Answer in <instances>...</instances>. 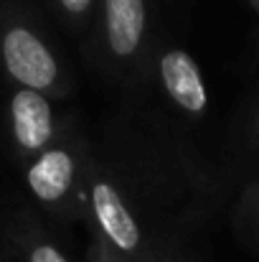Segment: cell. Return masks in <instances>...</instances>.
Instances as JSON below:
<instances>
[{"mask_svg":"<svg viewBox=\"0 0 259 262\" xmlns=\"http://www.w3.org/2000/svg\"><path fill=\"white\" fill-rule=\"evenodd\" d=\"M160 262H193V257L185 252V247H180V250H173V252H168V255H166Z\"/></svg>","mask_w":259,"mask_h":262,"instance_id":"7c38bea8","label":"cell"},{"mask_svg":"<svg viewBox=\"0 0 259 262\" xmlns=\"http://www.w3.org/2000/svg\"><path fill=\"white\" fill-rule=\"evenodd\" d=\"M77 120L79 115L74 110H61L59 99L15 87L5 104V135L13 158L26 166L51 148Z\"/></svg>","mask_w":259,"mask_h":262,"instance_id":"5b68a950","label":"cell"},{"mask_svg":"<svg viewBox=\"0 0 259 262\" xmlns=\"http://www.w3.org/2000/svg\"><path fill=\"white\" fill-rule=\"evenodd\" d=\"M0 262H10V260H8V257H5V255H3V252H0Z\"/></svg>","mask_w":259,"mask_h":262,"instance_id":"5bb4252c","label":"cell"},{"mask_svg":"<svg viewBox=\"0 0 259 262\" xmlns=\"http://www.w3.org/2000/svg\"><path fill=\"white\" fill-rule=\"evenodd\" d=\"M231 229L249 252L259 255V178L239 188L231 206Z\"/></svg>","mask_w":259,"mask_h":262,"instance_id":"ba28073f","label":"cell"},{"mask_svg":"<svg viewBox=\"0 0 259 262\" xmlns=\"http://www.w3.org/2000/svg\"><path fill=\"white\" fill-rule=\"evenodd\" d=\"M249 3L254 5V10H257V13H259V0H249Z\"/></svg>","mask_w":259,"mask_h":262,"instance_id":"4fadbf2b","label":"cell"},{"mask_svg":"<svg viewBox=\"0 0 259 262\" xmlns=\"http://www.w3.org/2000/svg\"><path fill=\"white\" fill-rule=\"evenodd\" d=\"M166 257V255H163ZM84 262H127L125 257H120L117 252H112L102 239L91 237L89 234V245H86V255H84Z\"/></svg>","mask_w":259,"mask_h":262,"instance_id":"30bf717a","label":"cell"},{"mask_svg":"<svg viewBox=\"0 0 259 262\" xmlns=\"http://www.w3.org/2000/svg\"><path fill=\"white\" fill-rule=\"evenodd\" d=\"M155 82L163 97L173 104L175 112L198 122L208 115V89L203 82L201 64L183 46H163L153 51L145 84ZM143 84V87H145Z\"/></svg>","mask_w":259,"mask_h":262,"instance_id":"52a82bcc","label":"cell"},{"mask_svg":"<svg viewBox=\"0 0 259 262\" xmlns=\"http://www.w3.org/2000/svg\"><path fill=\"white\" fill-rule=\"evenodd\" d=\"M0 252L10 262H74L54 222L15 196L0 199Z\"/></svg>","mask_w":259,"mask_h":262,"instance_id":"8992f818","label":"cell"},{"mask_svg":"<svg viewBox=\"0 0 259 262\" xmlns=\"http://www.w3.org/2000/svg\"><path fill=\"white\" fill-rule=\"evenodd\" d=\"M91 148L158 255L185 247L224 201L221 171L178 125L143 104L114 112Z\"/></svg>","mask_w":259,"mask_h":262,"instance_id":"6da1fadb","label":"cell"},{"mask_svg":"<svg viewBox=\"0 0 259 262\" xmlns=\"http://www.w3.org/2000/svg\"><path fill=\"white\" fill-rule=\"evenodd\" d=\"M56 18L64 23V28L79 38H86L91 31V23L97 18L99 0H46Z\"/></svg>","mask_w":259,"mask_h":262,"instance_id":"9c48e42d","label":"cell"},{"mask_svg":"<svg viewBox=\"0 0 259 262\" xmlns=\"http://www.w3.org/2000/svg\"><path fill=\"white\" fill-rule=\"evenodd\" d=\"M247 133H249V138L259 143V89L254 92V97H252V102H249V110H247Z\"/></svg>","mask_w":259,"mask_h":262,"instance_id":"8fae6325","label":"cell"},{"mask_svg":"<svg viewBox=\"0 0 259 262\" xmlns=\"http://www.w3.org/2000/svg\"><path fill=\"white\" fill-rule=\"evenodd\" d=\"M0 69L10 84L59 102L74 92L72 74L43 28L13 3H0Z\"/></svg>","mask_w":259,"mask_h":262,"instance_id":"277c9868","label":"cell"},{"mask_svg":"<svg viewBox=\"0 0 259 262\" xmlns=\"http://www.w3.org/2000/svg\"><path fill=\"white\" fill-rule=\"evenodd\" d=\"M153 51L150 0H99L84 38V59L94 72L127 92H140Z\"/></svg>","mask_w":259,"mask_h":262,"instance_id":"7a4b0ae2","label":"cell"},{"mask_svg":"<svg viewBox=\"0 0 259 262\" xmlns=\"http://www.w3.org/2000/svg\"><path fill=\"white\" fill-rule=\"evenodd\" d=\"M89 161L91 135L77 120L51 148L20 166L31 204L54 224H84Z\"/></svg>","mask_w":259,"mask_h":262,"instance_id":"3957f363","label":"cell"}]
</instances>
